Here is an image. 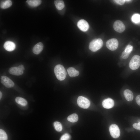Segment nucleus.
Returning a JSON list of instances; mask_svg holds the SVG:
<instances>
[{
  "mask_svg": "<svg viewBox=\"0 0 140 140\" xmlns=\"http://www.w3.org/2000/svg\"><path fill=\"white\" fill-rule=\"evenodd\" d=\"M43 45L41 42H39L36 44L33 47L32 51L36 54H39L42 51L43 48Z\"/></svg>",
  "mask_w": 140,
  "mask_h": 140,
  "instance_id": "13",
  "label": "nucleus"
},
{
  "mask_svg": "<svg viewBox=\"0 0 140 140\" xmlns=\"http://www.w3.org/2000/svg\"><path fill=\"white\" fill-rule=\"evenodd\" d=\"M26 2L30 6L32 7H36L40 5L41 1L40 0H28Z\"/></svg>",
  "mask_w": 140,
  "mask_h": 140,
  "instance_id": "17",
  "label": "nucleus"
},
{
  "mask_svg": "<svg viewBox=\"0 0 140 140\" xmlns=\"http://www.w3.org/2000/svg\"><path fill=\"white\" fill-rule=\"evenodd\" d=\"M136 100L137 103L140 106V95H137L136 97Z\"/></svg>",
  "mask_w": 140,
  "mask_h": 140,
  "instance_id": "29",
  "label": "nucleus"
},
{
  "mask_svg": "<svg viewBox=\"0 0 140 140\" xmlns=\"http://www.w3.org/2000/svg\"><path fill=\"white\" fill-rule=\"evenodd\" d=\"M125 1H127V2H129L130 1H131V0H125Z\"/></svg>",
  "mask_w": 140,
  "mask_h": 140,
  "instance_id": "32",
  "label": "nucleus"
},
{
  "mask_svg": "<svg viewBox=\"0 0 140 140\" xmlns=\"http://www.w3.org/2000/svg\"><path fill=\"white\" fill-rule=\"evenodd\" d=\"M109 130L111 136L113 138H116L120 136V132L118 126L116 124L111 125L109 127Z\"/></svg>",
  "mask_w": 140,
  "mask_h": 140,
  "instance_id": "5",
  "label": "nucleus"
},
{
  "mask_svg": "<svg viewBox=\"0 0 140 140\" xmlns=\"http://www.w3.org/2000/svg\"><path fill=\"white\" fill-rule=\"evenodd\" d=\"M70 135L66 133L61 137L60 140H70Z\"/></svg>",
  "mask_w": 140,
  "mask_h": 140,
  "instance_id": "24",
  "label": "nucleus"
},
{
  "mask_svg": "<svg viewBox=\"0 0 140 140\" xmlns=\"http://www.w3.org/2000/svg\"><path fill=\"white\" fill-rule=\"evenodd\" d=\"M54 71L56 77L58 80L62 81L65 79L66 72L62 65L60 64L56 65L54 67Z\"/></svg>",
  "mask_w": 140,
  "mask_h": 140,
  "instance_id": "1",
  "label": "nucleus"
},
{
  "mask_svg": "<svg viewBox=\"0 0 140 140\" xmlns=\"http://www.w3.org/2000/svg\"><path fill=\"white\" fill-rule=\"evenodd\" d=\"M77 103L79 106L83 109L88 108L90 104V101L88 99L81 96L78 97Z\"/></svg>",
  "mask_w": 140,
  "mask_h": 140,
  "instance_id": "4",
  "label": "nucleus"
},
{
  "mask_svg": "<svg viewBox=\"0 0 140 140\" xmlns=\"http://www.w3.org/2000/svg\"><path fill=\"white\" fill-rule=\"evenodd\" d=\"M132 20L135 23H139L140 22V15L138 14H134L132 17Z\"/></svg>",
  "mask_w": 140,
  "mask_h": 140,
  "instance_id": "23",
  "label": "nucleus"
},
{
  "mask_svg": "<svg viewBox=\"0 0 140 140\" xmlns=\"http://www.w3.org/2000/svg\"><path fill=\"white\" fill-rule=\"evenodd\" d=\"M133 127L135 129L140 130V121L138 123H134L133 124Z\"/></svg>",
  "mask_w": 140,
  "mask_h": 140,
  "instance_id": "27",
  "label": "nucleus"
},
{
  "mask_svg": "<svg viewBox=\"0 0 140 140\" xmlns=\"http://www.w3.org/2000/svg\"><path fill=\"white\" fill-rule=\"evenodd\" d=\"M3 46L5 50L8 51H12L16 48L15 44L11 41H9L5 43Z\"/></svg>",
  "mask_w": 140,
  "mask_h": 140,
  "instance_id": "12",
  "label": "nucleus"
},
{
  "mask_svg": "<svg viewBox=\"0 0 140 140\" xmlns=\"http://www.w3.org/2000/svg\"><path fill=\"white\" fill-rule=\"evenodd\" d=\"M9 73L12 75L19 76L22 75L24 72L18 67H13L10 68L9 69Z\"/></svg>",
  "mask_w": 140,
  "mask_h": 140,
  "instance_id": "11",
  "label": "nucleus"
},
{
  "mask_svg": "<svg viewBox=\"0 0 140 140\" xmlns=\"http://www.w3.org/2000/svg\"><path fill=\"white\" fill-rule=\"evenodd\" d=\"M15 100L17 103L23 106H25L27 104V102L25 99L20 97H16Z\"/></svg>",
  "mask_w": 140,
  "mask_h": 140,
  "instance_id": "19",
  "label": "nucleus"
},
{
  "mask_svg": "<svg viewBox=\"0 0 140 140\" xmlns=\"http://www.w3.org/2000/svg\"><path fill=\"white\" fill-rule=\"evenodd\" d=\"M133 46L128 45L126 47L124 51L126 53L130 54L133 50Z\"/></svg>",
  "mask_w": 140,
  "mask_h": 140,
  "instance_id": "25",
  "label": "nucleus"
},
{
  "mask_svg": "<svg viewBox=\"0 0 140 140\" xmlns=\"http://www.w3.org/2000/svg\"><path fill=\"white\" fill-rule=\"evenodd\" d=\"M67 119L69 121L72 122H77L78 119V115L76 114H72L67 117Z\"/></svg>",
  "mask_w": 140,
  "mask_h": 140,
  "instance_id": "20",
  "label": "nucleus"
},
{
  "mask_svg": "<svg viewBox=\"0 0 140 140\" xmlns=\"http://www.w3.org/2000/svg\"><path fill=\"white\" fill-rule=\"evenodd\" d=\"M54 3L56 8L59 10H61L64 7V3L62 0H55Z\"/></svg>",
  "mask_w": 140,
  "mask_h": 140,
  "instance_id": "18",
  "label": "nucleus"
},
{
  "mask_svg": "<svg viewBox=\"0 0 140 140\" xmlns=\"http://www.w3.org/2000/svg\"><path fill=\"white\" fill-rule=\"evenodd\" d=\"M118 40L115 38L108 40L106 43V45L107 47L111 51H114L118 47Z\"/></svg>",
  "mask_w": 140,
  "mask_h": 140,
  "instance_id": "6",
  "label": "nucleus"
},
{
  "mask_svg": "<svg viewBox=\"0 0 140 140\" xmlns=\"http://www.w3.org/2000/svg\"><path fill=\"white\" fill-rule=\"evenodd\" d=\"M103 45V42L100 38L93 40L89 43V48L93 52H95L100 49Z\"/></svg>",
  "mask_w": 140,
  "mask_h": 140,
  "instance_id": "2",
  "label": "nucleus"
},
{
  "mask_svg": "<svg viewBox=\"0 0 140 140\" xmlns=\"http://www.w3.org/2000/svg\"><path fill=\"white\" fill-rule=\"evenodd\" d=\"M102 104L103 107L105 108H111L114 105V101L112 99L108 98L103 101Z\"/></svg>",
  "mask_w": 140,
  "mask_h": 140,
  "instance_id": "10",
  "label": "nucleus"
},
{
  "mask_svg": "<svg viewBox=\"0 0 140 140\" xmlns=\"http://www.w3.org/2000/svg\"><path fill=\"white\" fill-rule=\"evenodd\" d=\"M2 93L1 92V91H0V99H1V98L2 97Z\"/></svg>",
  "mask_w": 140,
  "mask_h": 140,
  "instance_id": "31",
  "label": "nucleus"
},
{
  "mask_svg": "<svg viewBox=\"0 0 140 140\" xmlns=\"http://www.w3.org/2000/svg\"><path fill=\"white\" fill-rule=\"evenodd\" d=\"M113 27L115 31L119 33L123 32L125 29V26L123 23L120 20H117L114 23Z\"/></svg>",
  "mask_w": 140,
  "mask_h": 140,
  "instance_id": "8",
  "label": "nucleus"
},
{
  "mask_svg": "<svg viewBox=\"0 0 140 140\" xmlns=\"http://www.w3.org/2000/svg\"><path fill=\"white\" fill-rule=\"evenodd\" d=\"M67 71L69 76L71 77H73L78 76L79 74L78 71L72 67L68 68Z\"/></svg>",
  "mask_w": 140,
  "mask_h": 140,
  "instance_id": "15",
  "label": "nucleus"
},
{
  "mask_svg": "<svg viewBox=\"0 0 140 140\" xmlns=\"http://www.w3.org/2000/svg\"><path fill=\"white\" fill-rule=\"evenodd\" d=\"M129 66L133 70L138 69L140 66V56L136 55H134L130 61Z\"/></svg>",
  "mask_w": 140,
  "mask_h": 140,
  "instance_id": "3",
  "label": "nucleus"
},
{
  "mask_svg": "<svg viewBox=\"0 0 140 140\" xmlns=\"http://www.w3.org/2000/svg\"><path fill=\"white\" fill-rule=\"evenodd\" d=\"M12 4V2L11 0L1 1L0 2V7L3 9H7L11 6Z\"/></svg>",
  "mask_w": 140,
  "mask_h": 140,
  "instance_id": "16",
  "label": "nucleus"
},
{
  "mask_svg": "<svg viewBox=\"0 0 140 140\" xmlns=\"http://www.w3.org/2000/svg\"><path fill=\"white\" fill-rule=\"evenodd\" d=\"M129 54L124 51L122 54V58L123 59H125L128 58Z\"/></svg>",
  "mask_w": 140,
  "mask_h": 140,
  "instance_id": "26",
  "label": "nucleus"
},
{
  "mask_svg": "<svg viewBox=\"0 0 140 140\" xmlns=\"http://www.w3.org/2000/svg\"><path fill=\"white\" fill-rule=\"evenodd\" d=\"M77 26L81 30L84 32L87 31L89 28V25L88 22L83 19L80 20L78 22Z\"/></svg>",
  "mask_w": 140,
  "mask_h": 140,
  "instance_id": "9",
  "label": "nucleus"
},
{
  "mask_svg": "<svg viewBox=\"0 0 140 140\" xmlns=\"http://www.w3.org/2000/svg\"><path fill=\"white\" fill-rule=\"evenodd\" d=\"M1 82L2 84L7 88L12 87L15 85L14 83L11 80L5 76H3L1 77Z\"/></svg>",
  "mask_w": 140,
  "mask_h": 140,
  "instance_id": "7",
  "label": "nucleus"
},
{
  "mask_svg": "<svg viewBox=\"0 0 140 140\" xmlns=\"http://www.w3.org/2000/svg\"><path fill=\"white\" fill-rule=\"evenodd\" d=\"M8 136L5 132L3 130H0V140H7Z\"/></svg>",
  "mask_w": 140,
  "mask_h": 140,
  "instance_id": "22",
  "label": "nucleus"
},
{
  "mask_svg": "<svg viewBox=\"0 0 140 140\" xmlns=\"http://www.w3.org/2000/svg\"><path fill=\"white\" fill-rule=\"evenodd\" d=\"M114 1L117 4L121 5H123L125 3V1L124 0H116Z\"/></svg>",
  "mask_w": 140,
  "mask_h": 140,
  "instance_id": "28",
  "label": "nucleus"
},
{
  "mask_svg": "<svg viewBox=\"0 0 140 140\" xmlns=\"http://www.w3.org/2000/svg\"><path fill=\"white\" fill-rule=\"evenodd\" d=\"M18 67L22 71H24L25 70V68L24 66L22 65H21L18 66Z\"/></svg>",
  "mask_w": 140,
  "mask_h": 140,
  "instance_id": "30",
  "label": "nucleus"
},
{
  "mask_svg": "<svg viewBox=\"0 0 140 140\" xmlns=\"http://www.w3.org/2000/svg\"><path fill=\"white\" fill-rule=\"evenodd\" d=\"M53 125L55 130L57 131L60 132L62 129V125L58 121H56L54 122Z\"/></svg>",
  "mask_w": 140,
  "mask_h": 140,
  "instance_id": "21",
  "label": "nucleus"
},
{
  "mask_svg": "<svg viewBox=\"0 0 140 140\" xmlns=\"http://www.w3.org/2000/svg\"><path fill=\"white\" fill-rule=\"evenodd\" d=\"M124 96L126 100L129 101H132L133 99V94L132 92L130 90L127 89L124 92Z\"/></svg>",
  "mask_w": 140,
  "mask_h": 140,
  "instance_id": "14",
  "label": "nucleus"
}]
</instances>
